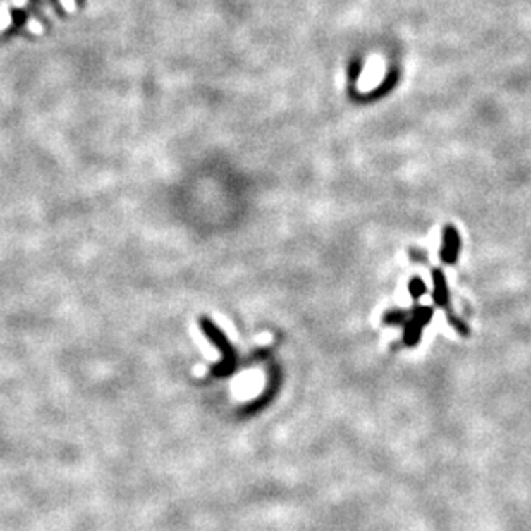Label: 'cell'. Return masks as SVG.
Wrapping results in <instances>:
<instances>
[{"mask_svg":"<svg viewBox=\"0 0 531 531\" xmlns=\"http://www.w3.org/2000/svg\"><path fill=\"white\" fill-rule=\"evenodd\" d=\"M409 292L410 295H413V298H420L422 293L426 292V286L425 283H422V280L420 276H414L413 280H410L409 283Z\"/></svg>","mask_w":531,"mask_h":531,"instance_id":"cell-6","label":"cell"},{"mask_svg":"<svg viewBox=\"0 0 531 531\" xmlns=\"http://www.w3.org/2000/svg\"><path fill=\"white\" fill-rule=\"evenodd\" d=\"M433 316V311L429 307H414L413 319L405 321V343L414 345L420 342L421 338V329L426 323L429 321V317Z\"/></svg>","mask_w":531,"mask_h":531,"instance_id":"cell-3","label":"cell"},{"mask_svg":"<svg viewBox=\"0 0 531 531\" xmlns=\"http://www.w3.org/2000/svg\"><path fill=\"white\" fill-rule=\"evenodd\" d=\"M405 317H407V312H404V311H391V312L385 314V323L404 324Z\"/></svg>","mask_w":531,"mask_h":531,"instance_id":"cell-7","label":"cell"},{"mask_svg":"<svg viewBox=\"0 0 531 531\" xmlns=\"http://www.w3.org/2000/svg\"><path fill=\"white\" fill-rule=\"evenodd\" d=\"M200 324H202V329H204L205 335H207V338L211 340V342L219 348L221 354H223V362H221L219 366L216 367L214 373L219 374V376L231 373V371H233V367H235V359H236L235 350H233V347H231V343L228 342L226 336H224L223 333H221L219 329L216 328L214 324H212L209 319H205V317H204L202 323H200Z\"/></svg>","mask_w":531,"mask_h":531,"instance_id":"cell-1","label":"cell"},{"mask_svg":"<svg viewBox=\"0 0 531 531\" xmlns=\"http://www.w3.org/2000/svg\"><path fill=\"white\" fill-rule=\"evenodd\" d=\"M433 278H435V302L441 307H448V293H447V283H445L444 274L440 269L433 271Z\"/></svg>","mask_w":531,"mask_h":531,"instance_id":"cell-5","label":"cell"},{"mask_svg":"<svg viewBox=\"0 0 531 531\" xmlns=\"http://www.w3.org/2000/svg\"><path fill=\"white\" fill-rule=\"evenodd\" d=\"M385 71L386 68L383 57L379 56V54L370 56V59H367V63L362 69V75H360L358 80L359 92H364V94L373 92L374 88L382 83L383 78H385Z\"/></svg>","mask_w":531,"mask_h":531,"instance_id":"cell-2","label":"cell"},{"mask_svg":"<svg viewBox=\"0 0 531 531\" xmlns=\"http://www.w3.org/2000/svg\"><path fill=\"white\" fill-rule=\"evenodd\" d=\"M459 247H460V240H459V233L456 231L453 226H447L444 230V243H441V261L448 262V264H453L457 259V254H459Z\"/></svg>","mask_w":531,"mask_h":531,"instance_id":"cell-4","label":"cell"}]
</instances>
